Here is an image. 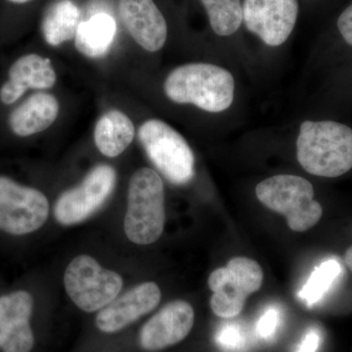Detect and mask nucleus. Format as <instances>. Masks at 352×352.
I'll return each instance as SVG.
<instances>
[{"label": "nucleus", "mask_w": 352, "mask_h": 352, "mask_svg": "<svg viewBox=\"0 0 352 352\" xmlns=\"http://www.w3.org/2000/svg\"><path fill=\"white\" fill-rule=\"evenodd\" d=\"M64 284L74 303L85 312L102 309L115 300L122 289V278L105 270L94 258L78 256L65 271Z\"/></svg>", "instance_id": "7"}, {"label": "nucleus", "mask_w": 352, "mask_h": 352, "mask_svg": "<svg viewBox=\"0 0 352 352\" xmlns=\"http://www.w3.org/2000/svg\"><path fill=\"white\" fill-rule=\"evenodd\" d=\"M207 11L212 31L220 36H229L239 30L243 22L241 0H201Z\"/></svg>", "instance_id": "20"}, {"label": "nucleus", "mask_w": 352, "mask_h": 352, "mask_svg": "<svg viewBox=\"0 0 352 352\" xmlns=\"http://www.w3.org/2000/svg\"><path fill=\"white\" fill-rule=\"evenodd\" d=\"M164 223L163 179L152 168H140L129 182L124 232L134 244L150 245L161 237Z\"/></svg>", "instance_id": "3"}, {"label": "nucleus", "mask_w": 352, "mask_h": 352, "mask_svg": "<svg viewBox=\"0 0 352 352\" xmlns=\"http://www.w3.org/2000/svg\"><path fill=\"white\" fill-rule=\"evenodd\" d=\"M170 100L192 104L208 113H220L232 105L235 82L230 72L217 65L190 63L171 71L164 85Z\"/></svg>", "instance_id": "2"}, {"label": "nucleus", "mask_w": 352, "mask_h": 352, "mask_svg": "<svg viewBox=\"0 0 352 352\" xmlns=\"http://www.w3.org/2000/svg\"><path fill=\"white\" fill-rule=\"evenodd\" d=\"M342 272L340 263L336 259H328L315 268L307 284L300 293V298L308 305L321 300Z\"/></svg>", "instance_id": "21"}, {"label": "nucleus", "mask_w": 352, "mask_h": 352, "mask_svg": "<svg viewBox=\"0 0 352 352\" xmlns=\"http://www.w3.org/2000/svg\"><path fill=\"white\" fill-rule=\"evenodd\" d=\"M263 271L254 259L231 258L224 267L210 273L208 284L212 292L210 307L217 316L233 318L242 312L245 300L261 289Z\"/></svg>", "instance_id": "6"}, {"label": "nucleus", "mask_w": 352, "mask_h": 352, "mask_svg": "<svg viewBox=\"0 0 352 352\" xmlns=\"http://www.w3.org/2000/svg\"><path fill=\"white\" fill-rule=\"evenodd\" d=\"M50 214V201L38 190L0 176V230L25 235L38 230Z\"/></svg>", "instance_id": "8"}, {"label": "nucleus", "mask_w": 352, "mask_h": 352, "mask_svg": "<svg viewBox=\"0 0 352 352\" xmlns=\"http://www.w3.org/2000/svg\"><path fill=\"white\" fill-rule=\"evenodd\" d=\"M138 138L150 161L170 183L184 185L195 175V157L184 138L161 120L145 122Z\"/></svg>", "instance_id": "5"}, {"label": "nucleus", "mask_w": 352, "mask_h": 352, "mask_svg": "<svg viewBox=\"0 0 352 352\" xmlns=\"http://www.w3.org/2000/svg\"><path fill=\"white\" fill-rule=\"evenodd\" d=\"M161 298V289L157 284H139L102 308L95 319L97 328L104 333L119 332L153 311Z\"/></svg>", "instance_id": "12"}, {"label": "nucleus", "mask_w": 352, "mask_h": 352, "mask_svg": "<svg viewBox=\"0 0 352 352\" xmlns=\"http://www.w3.org/2000/svg\"><path fill=\"white\" fill-rule=\"evenodd\" d=\"M337 25L344 41L352 46V4L340 14Z\"/></svg>", "instance_id": "23"}, {"label": "nucleus", "mask_w": 352, "mask_h": 352, "mask_svg": "<svg viewBox=\"0 0 352 352\" xmlns=\"http://www.w3.org/2000/svg\"><path fill=\"white\" fill-rule=\"evenodd\" d=\"M135 135L133 122L119 110L104 113L94 129V142L104 156H120L131 144Z\"/></svg>", "instance_id": "17"}, {"label": "nucleus", "mask_w": 352, "mask_h": 352, "mask_svg": "<svg viewBox=\"0 0 352 352\" xmlns=\"http://www.w3.org/2000/svg\"><path fill=\"white\" fill-rule=\"evenodd\" d=\"M296 157L303 170L335 178L352 168V129L332 120H305L296 139Z\"/></svg>", "instance_id": "1"}, {"label": "nucleus", "mask_w": 352, "mask_h": 352, "mask_svg": "<svg viewBox=\"0 0 352 352\" xmlns=\"http://www.w3.org/2000/svg\"><path fill=\"white\" fill-rule=\"evenodd\" d=\"M8 80L0 89V100L6 105L15 103L28 89H48L56 83V72L51 60L28 54L14 62Z\"/></svg>", "instance_id": "15"}, {"label": "nucleus", "mask_w": 352, "mask_h": 352, "mask_svg": "<svg viewBox=\"0 0 352 352\" xmlns=\"http://www.w3.org/2000/svg\"><path fill=\"white\" fill-rule=\"evenodd\" d=\"M120 19L131 38L148 52L164 47L168 25L153 0H120Z\"/></svg>", "instance_id": "14"}, {"label": "nucleus", "mask_w": 352, "mask_h": 352, "mask_svg": "<svg viewBox=\"0 0 352 352\" xmlns=\"http://www.w3.org/2000/svg\"><path fill=\"white\" fill-rule=\"evenodd\" d=\"M80 24V8L72 0H57L44 15L43 38L51 46L61 45L75 38Z\"/></svg>", "instance_id": "19"}, {"label": "nucleus", "mask_w": 352, "mask_h": 352, "mask_svg": "<svg viewBox=\"0 0 352 352\" xmlns=\"http://www.w3.org/2000/svg\"><path fill=\"white\" fill-rule=\"evenodd\" d=\"M117 173L108 164L95 166L75 188L64 192L54 208L55 217L63 226H73L91 217L111 196Z\"/></svg>", "instance_id": "9"}, {"label": "nucleus", "mask_w": 352, "mask_h": 352, "mask_svg": "<svg viewBox=\"0 0 352 352\" xmlns=\"http://www.w3.org/2000/svg\"><path fill=\"white\" fill-rule=\"evenodd\" d=\"M9 1L14 2V3H25V2L31 1V0H9Z\"/></svg>", "instance_id": "27"}, {"label": "nucleus", "mask_w": 352, "mask_h": 352, "mask_svg": "<svg viewBox=\"0 0 352 352\" xmlns=\"http://www.w3.org/2000/svg\"><path fill=\"white\" fill-rule=\"evenodd\" d=\"M34 300L17 291L0 296V349L2 352H31L34 344L30 319Z\"/></svg>", "instance_id": "13"}, {"label": "nucleus", "mask_w": 352, "mask_h": 352, "mask_svg": "<svg viewBox=\"0 0 352 352\" xmlns=\"http://www.w3.org/2000/svg\"><path fill=\"white\" fill-rule=\"evenodd\" d=\"M344 261H346L347 267L352 272V245L346 250V254H344Z\"/></svg>", "instance_id": "26"}, {"label": "nucleus", "mask_w": 352, "mask_h": 352, "mask_svg": "<svg viewBox=\"0 0 352 352\" xmlns=\"http://www.w3.org/2000/svg\"><path fill=\"white\" fill-rule=\"evenodd\" d=\"M195 322V312L189 302L168 303L146 322L139 333V344L147 351H159L184 340Z\"/></svg>", "instance_id": "11"}, {"label": "nucleus", "mask_w": 352, "mask_h": 352, "mask_svg": "<svg viewBox=\"0 0 352 352\" xmlns=\"http://www.w3.org/2000/svg\"><path fill=\"white\" fill-rule=\"evenodd\" d=\"M278 324V314L275 309H270L259 319L258 332L263 338H270L276 330Z\"/></svg>", "instance_id": "22"}, {"label": "nucleus", "mask_w": 352, "mask_h": 352, "mask_svg": "<svg viewBox=\"0 0 352 352\" xmlns=\"http://www.w3.org/2000/svg\"><path fill=\"white\" fill-rule=\"evenodd\" d=\"M298 15V0H245L243 4L247 29L272 47L289 38Z\"/></svg>", "instance_id": "10"}, {"label": "nucleus", "mask_w": 352, "mask_h": 352, "mask_svg": "<svg viewBox=\"0 0 352 352\" xmlns=\"http://www.w3.org/2000/svg\"><path fill=\"white\" fill-rule=\"evenodd\" d=\"M256 195L272 212L283 214L291 230L305 232L318 223L323 214L319 201L314 200L311 183L292 175H280L258 183Z\"/></svg>", "instance_id": "4"}, {"label": "nucleus", "mask_w": 352, "mask_h": 352, "mask_svg": "<svg viewBox=\"0 0 352 352\" xmlns=\"http://www.w3.org/2000/svg\"><path fill=\"white\" fill-rule=\"evenodd\" d=\"M59 111L56 97L44 92L32 94L11 113L9 126L16 135L28 138L52 126Z\"/></svg>", "instance_id": "16"}, {"label": "nucleus", "mask_w": 352, "mask_h": 352, "mask_svg": "<svg viewBox=\"0 0 352 352\" xmlns=\"http://www.w3.org/2000/svg\"><path fill=\"white\" fill-rule=\"evenodd\" d=\"M117 34V24L107 13H97L80 22L75 36L78 52L88 58H100L107 54Z\"/></svg>", "instance_id": "18"}, {"label": "nucleus", "mask_w": 352, "mask_h": 352, "mask_svg": "<svg viewBox=\"0 0 352 352\" xmlns=\"http://www.w3.org/2000/svg\"><path fill=\"white\" fill-rule=\"evenodd\" d=\"M320 342L319 333L314 330H310L305 336L296 352H316Z\"/></svg>", "instance_id": "25"}, {"label": "nucleus", "mask_w": 352, "mask_h": 352, "mask_svg": "<svg viewBox=\"0 0 352 352\" xmlns=\"http://www.w3.org/2000/svg\"><path fill=\"white\" fill-rule=\"evenodd\" d=\"M240 340V332L235 326H226L217 335V342L223 346H236L239 344Z\"/></svg>", "instance_id": "24"}]
</instances>
